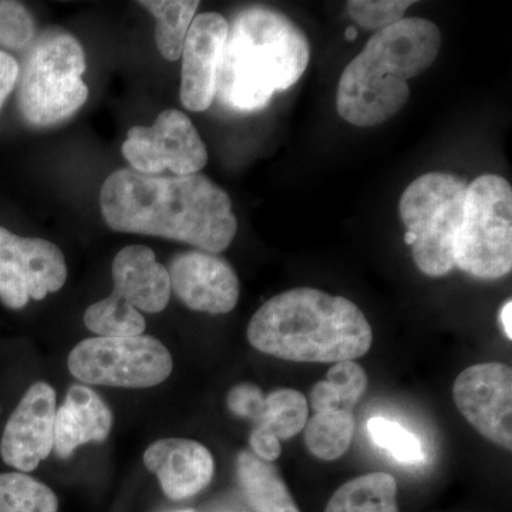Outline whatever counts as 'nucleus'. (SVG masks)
<instances>
[{"mask_svg":"<svg viewBox=\"0 0 512 512\" xmlns=\"http://www.w3.org/2000/svg\"><path fill=\"white\" fill-rule=\"evenodd\" d=\"M104 221L113 231L184 242L220 254L234 241L232 201L207 175H153L120 168L100 192Z\"/></svg>","mask_w":512,"mask_h":512,"instance_id":"nucleus-1","label":"nucleus"},{"mask_svg":"<svg viewBox=\"0 0 512 512\" xmlns=\"http://www.w3.org/2000/svg\"><path fill=\"white\" fill-rule=\"evenodd\" d=\"M252 348L301 363H339L365 356L373 332L365 313L343 296L296 288L265 302L249 322Z\"/></svg>","mask_w":512,"mask_h":512,"instance_id":"nucleus-2","label":"nucleus"},{"mask_svg":"<svg viewBox=\"0 0 512 512\" xmlns=\"http://www.w3.org/2000/svg\"><path fill=\"white\" fill-rule=\"evenodd\" d=\"M309 62L308 37L293 20L278 10L251 6L229 25L215 97L239 113L262 110L276 93L301 80Z\"/></svg>","mask_w":512,"mask_h":512,"instance_id":"nucleus-3","label":"nucleus"},{"mask_svg":"<svg viewBox=\"0 0 512 512\" xmlns=\"http://www.w3.org/2000/svg\"><path fill=\"white\" fill-rule=\"evenodd\" d=\"M466 192V181L448 173L421 175L404 190L399 207L407 228L404 241L423 274L439 278L456 266L454 247Z\"/></svg>","mask_w":512,"mask_h":512,"instance_id":"nucleus-4","label":"nucleus"},{"mask_svg":"<svg viewBox=\"0 0 512 512\" xmlns=\"http://www.w3.org/2000/svg\"><path fill=\"white\" fill-rule=\"evenodd\" d=\"M84 72L86 56L79 40L66 33L40 39L20 80L23 119L35 127H52L74 116L89 99Z\"/></svg>","mask_w":512,"mask_h":512,"instance_id":"nucleus-5","label":"nucleus"},{"mask_svg":"<svg viewBox=\"0 0 512 512\" xmlns=\"http://www.w3.org/2000/svg\"><path fill=\"white\" fill-rule=\"evenodd\" d=\"M454 265L480 279H498L512 268V188L485 174L467 185Z\"/></svg>","mask_w":512,"mask_h":512,"instance_id":"nucleus-6","label":"nucleus"},{"mask_svg":"<svg viewBox=\"0 0 512 512\" xmlns=\"http://www.w3.org/2000/svg\"><path fill=\"white\" fill-rule=\"evenodd\" d=\"M67 366L82 383L148 389L170 377L174 362L170 350L153 336H99L74 346Z\"/></svg>","mask_w":512,"mask_h":512,"instance_id":"nucleus-7","label":"nucleus"},{"mask_svg":"<svg viewBox=\"0 0 512 512\" xmlns=\"http://www.w3.org/2000/svg\"><path fill=\"white\" fill-rule=\"evenodd\" d=\"M123 156L133 170L158 175L164 170L178 175L198 174L208 163V151L192 121L183 111L164 110L151 127L127 131Z\"/></svg>","mask_w":512,"mask_h":512,"instance_id":"nucleus-8","label":"nucleus"},{"mask_svg":"<svg viewBox=\"0 0 512 512\" xmlns=\"http://www.w3.org/2000/svg\"><path fill=\"white\" fill-rule=\"evenodd\" d=\"M67 265L63 252L42 238L19 237L0 227V301L22 309L30 299L43 301L63 288Z\"/></svg>","mask_w":512,"mask_h":512,"instance_id":"nucleus-9","label":"nucleus"},{"mask_svg":"<svg viewBox=\"0 0 512 512\" xmlns=\"http://www.w3.org/2000/svg\"><path fill=\"white\" fill-rule=\"evenodd\" d=\"M453 399L458 412L485 439L512 448V370L500 362L467 367L457 376Z\"/></svg>","mask_w":512,"mask_h":512,"instance_id":"nucleus-10","label":"nucleus"},{"mask_svg":"<svg viewBox=\"0 0 512 512\" xmlns=\"http://www.w3.org/2000/svg\"><path fill=\"white\" fill-rule=\"evenodd\" d=\"M57 396L46 382H36L26 390L10 414L2 440L0 456L19 473H32L53 451Z\"/></svg>","mask_w":512,"mask_h":512,"instance_id":"nucleus-11","label":"nucleus"},{"mask_svg":"<svg viewBox=\"0 0 512 512\" xmlns=\"http://www.w3.org/2000/svg\"><path fill=\"white\" fill-rule=\"evenodd\" d=\"M167 271L171 292L191 311L224 315L237 306L238 275L220 255L200 249L183 252L171 259Z\"/></svg>","mask_w":512,"mask_h":512,"instance_id":"nucleus-12","label":"nucleus"},{"mask_svg":"<svg viewBox=\"0 0 512 512\" xmlns=\"http://www.w3.org/2000/svg\"><path fill=\"white\" fill-rule=\"evenodd\" d=\"M409 99V84L357 55L340 77L336 109L353 126L375 127L396 116Z\"/></svg>","mask_w":512,"mask_h":512,"instance_id":"nucleus-13","label":"nucleus"},{"mask_svg":"<svg viewBox=\"0 0 512 512\" xmlns=\"http://www.w3.org/2000/svg\"><path fill=\"white\" fill-rule=\"evenodd\" d=\"M440 46L437 25L427 19L403 18L376 32L359 55L380 72L407 83L436 62Z\"/></svg>","mask_w":512,"mask_h":512,"instance_id":"nucleus-14","label":"nucleus"},{"mask_svg":"<svg viewBox=\"0 0 512 512\" xmlns=\"http://www.w3.org/2000/svg\"><path fill=\"white\" fill-rule=\"evenodd\" d=\"M229 23L220 13H201L185 37L181 69V103L190 111L210 109L217 96L218 72Z\"/></svg>","mask_w":512,"mask_h":512,"instance_id":"nucleus-15","label":"nucleus"},{"mask_svg":"<svg viewBox=\"0 0 512 512\" xmlns=\"http://www.w3.org/2000/svg\"><path fill=\"white\" fill-rule=\"evenodd\" d=\"M147 470L156 474L161 490L170 500L194 497L210 485L214 458L201 443L188 439L154 441L144 453Z\"/></svg>","mask_w":512,"mask_h":512,"instance_id":"nucleus-16","label":"nucleus"},{"mask_svg":"<svg viewBox=\"0 0 512 512\" xmlns=\"http://www.w3.org/2000/svg\"><path fill=\"white\" fill-rule=\"evenodd\" d=\"M114 295L138 312L160 313L171 298L167 268L158 264L156 254L144 245L121 249L113 261Z\"/></svg>","mask_w":512,"mask_h":512,"instance_id":"nucleus-17","label":"nucleus"},{"mask_svg":"<svg viewBox=\"0 0 512 512\" xmlns=\"http://www.w3.org/2000/svg\"><path fill=\"white\" fill-rule=\"evenodd\" d=\"M113 420L110 407L99 394L83 384H73L56 410L53 450L57 457L66 460L84 444L103 443L113 429Z\"/></svg>","mask_w":512,"mask_h":512,"instance_id":"nucleus-18","label":"nucleus"},{"mask_svg":"<svg viewBox=\"0 0 512 512\" xmlns=\"http://www.w3.org/2000/svg\"><path fill=\"white\" fill-rule=\"evenodd\" d=\"M237 476L248 503L256 512H301L276 467L252 451L237 457Z\"/></svg>","mask_w":512,"mask_h":512,"instance_id":"nucleus-19","label":"nucleus"},{"mask_svg":"<svg viewBox=\"0 0 512 512\" xmlns=\"http://www.w3.org/2000/svg\"><path fill=\"white\" fill-rule=\"evenodd\" d=\"M325 512H399L396 480L387 473L353 478L332 495Z\"/></svg>","mask_w":512,"mask_h":512,"instance_id":"nucleus-20","label":"nucleus"},{"mask_svg":"<svg viewBox=\"0 0 512 512\" xmlns=\"http://www.w3.org/2000/svg\"><path fill=\"white\" fill-rule=\"evenodd\" d=\"M355 429L353 412L345 409L323 410L306 421L303 439L313 456L322 461H335L349 450Z\"/></svg>","mask_w":512,"mask_h":512,"instance_id":"nucleus-21","label":"nucleus"},{"mask_svg":"<svg viewBox=\"0 0 512 512\" xmlns=\"http://www.w3.org/2000/svg\"><path fill=\"white\" fill-rule=\"evenodd\" d=\"M138 5L157 19L156 42L165 59L177 62L183 53L185 37L200 2L188 0H143Z\"/></svg>","mask_w":512,"mask_h":512,"instance_id":"nucleus-22","label":"nucleus"},{"mask_svg":"<svg viewBox=\"0 0 512 512\" xmlns=\"http://www.w3.org/2000/svg\"><path fill=\"white\" fill-rule=\"evenodd\" d=\"M84 325L101 338L141 336L146 330V319L123 298L111 293L109 298L93 303L83 316Z\"/></svg>","mask_w":512,"mask_h":512,"instance_id":"nucleus-23","label":"nucleus"},{"mask_svg":"<svg viewBox=\"0 0 512 512\" xmlns=\"http://www.w3.org/2000/svg\"><path fill=\"white\" fill-rule=\"evenodd\" d=\"M52 488L25 473L0 474V512H57Z\"/></svg>","mask_w":512,"mask_h":512,"instance_id":"nucleus-24","label":"nucleus"},{"mask_svg":"<svg viewBox=\"0 0 512 512\" xmlns=\"http://www.w3.org/2000/svg\"><path fill=\"white\" fill-rule=\"evenodd\" d=\"M308 419L306 397L298 390L279 389L265 397V412L256 424L272 431L281 441L301 433Z\"/></svg>","mask_w":512,"mask_h":512,"instance_id":"nucleus-25","label":"nucleus"},{"mask_svg":"<svg viewBox=\"0 0 512 512\" xmlns=\"http://www.w3.org/2000/svg\"><path fill=\"white\" fill-rule=\"evenodd\" d=\"M367 433L373 443L383 448L400 464H423L426 461L423 446L413 433L403 429L396 421L373 417L367 421Z\"/></svg>","mask_w":512,"mask_h":512,"instance_id":"nucleus-26","label":"nucleus"},{"mask_svg":"<svg viewBox=\"0 0 512 512\" xmlns=\"http://www.w3.org/2000/svg\"><path fill=\"white\" fill-rule=\"evenodd\" d=\"M412 5L413 0H352L348 12L357 25L379 32L402 20Z\"/></svg>","mask_w":512,"mask_h":512,"instance_id":"nucleus-27","label":"nucleus"},{"mask_svg":"<svg viewBox=\"0 0 512 512\" xmlns=\"http://www.w3.org/2000/svg\"><path fill=\"white\" fill-rule=\"evenodd\" d=\"M326 382L338 393L343 409L353 412L366 393L369 377L355 360H345L330 367Z\"/></svg>","mask_w":512,"mask_h":512,"instance_id":"nucleus-28","label":"nucleus"},{"mask_svg":"<svg viewBox=\"0 0 512 512\" xmlns=\"http://www.w3.org/2000/svg\"><path fill=\"white\" fill-rule=\"evenodd\" d=\"M35 35V23L25 6L0 2V43L9 49H23Z\"/></svg>","mask_w":512,"mask_h":512,"instance_id":"nucleus-29","label":"nucleus"},{"mask_svg":"<svg viewBox=\"0 0 512 512\" xmlns=\"http://www.w3.org/2000/svg\"><path fill=\"white\" fill-rule=\"evenodd\" d=\"M265 394L252 383H239L228 394V409L234 416L258 423L265 412Z\"/></svg>","mask_w":512,"mask_h":512,"instance_id":"nucleus-30","label":"nucleus"},{"mask_svg":"<svg viewBox=\"0 0 512 512\" xmlns=\"http://www.w3.org/2000/svg\"><path fill=\"white\" fill-rule=\"evenodd\" d=\"M249 444H251L252 453L268 463H274L281 457V441L272 431L259 426V424H255L254 430L249 436Z\"/></svg>","mask_w":512,"mask_h":512,"instance_id":"nucleus-31","label":"nucleus"},{"mask_svg":"<svg viewBox=\"0 0 512 512\" xmlns=\"http://www.w3.org/2000/svg\"><path fill=\"white\" fill-rule=\"evenodd\" d=\"M19 64L8 53L0 52V110L18 82Z\"/></svg>","mask_w":512,"mask_h":512,"instance_id":"nucleus-32","label":"nucleus"},{"mask_svg":"<svg viewBox=\"0 0 512 512\" xmlns=\"http://www.w3.org/2000/svg\"><path fill=\"white\" fill-rule=\"evenodd\" d=\"M311 407L315 413L323 412V410L343 409L338 393L326 380L313 386Z\"/></svg>","mask_w":512,"mask_h":512,"instance_id":"nucleus-33","label":"nucleus"},{"mask_svg":"<svg viewBox=\"0 0 512 512\" xmlns=\"http://www.w3.org/2000/svg\"><path fill=\"white\" fill-rule=\"evenodd\" d=\"M512 302L507 301L504 303L503 309H501L500 320L503 323L505 335L508 339H512Z\"/></svg>","mask_w":512,"mask_h":512,"instance_id":"nucleus-34","label":"nucleus"},{"mask_svg":"<svg viewBox=\"0 0 512 512\" xmlns=\"http://www.w3.org/2000/svg\"><path fill=\"white\" fill-rule=\"evenodd\" d=\"M357 36V30L355 28H349L346 30V37H348L349 40H355Z\"/></svg>","mask_w":512,"mask_h":512,"instance_id":"nucleus-35","label":"nucleus"},{"mask_svg":"<svg viewBox=\"0 0 512 512\" xmlns=\"http://www.w3.org/2000/svg\"><path fill=\"white\" fill-rule=\"evenodd\" d=\"M183 512H194V511H183Z\"/></svg>","mask_w":512,"mask_h":512,"instance_id":"nucleus-36","label":"nucleus"}]
</instances>
